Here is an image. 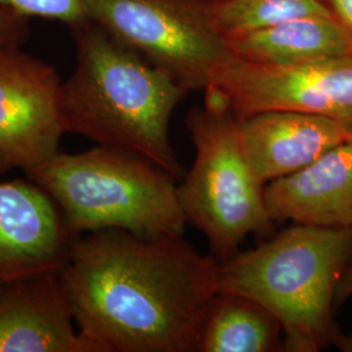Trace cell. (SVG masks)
I'll use <instances>...</instances> for the list:
<instances>
[{"label":"cell","mask_w":352,"mask_h":352,"mask_svg":"<svg viewBox=\"0 0 352 352\" xmlns=\"http://www.w3.org/2000/svg\"><path fill=\"white\" fill-rule=\"evenodd\" d=\"M75 238L36 183L28 177L0 183V286L62 270Z\"/></svg>","instance_id":"9"},{"label":"cell","mask_w":352,"mask_h":352,"mask_svg":"<svg viewBox=\"0 0 352 352\" xmlns=\"http://www.w3.org/2000/svg\"><path fill=\"white\" fill-rule=\"evenodd\" d=\"M234 58L260 65H295L352 56V37L330 16H308L227 41Z\"/></svg>","instance_id":"13"},{"label":"cell","mask_w":352,"mask_h":352,"mask_svg":"<svg viewBox=\"0 0 352 352\" xmlns=\"http://www.w3.org/2000/svg\"><path fill=\"white\" fill-rule=\"evenodd\" d=\"M88 19L190 90L208 88L232 54L213 0H87Z\"/></svg>","instance_id":"6"},{"label":"cell","mask_w":352,"mask_h":352,"mask_svg":"<svg viewBox=\"0 0 352 352\" xmlns=\"http://www.w3.org/2000/svg\"><path fill=\"white\" fill-rule=\"evenodd\" d=\"M213 8L226 41L294 19L333 14L324 0H213Z\"/></svg>","instance_id":"15"},{"label":"cell","mask_w":352,"mask_h":352,"mask_svg":"<svg viewBox=\"0 0 352 352\" xmlns=\"http://www.w3.org/2000/svg\"><path fill=\"white\" fill-rule=\"evenodd\" d=\"M238 119L270 110L330 118L352 126V56L295 65H260L231 56L204 90Z\"/></svg>","instance_id":"7"},{"label":"cell","mask_w":352,"mask_h":352,"mask_svg":"<svg viewBox=\"0 0 352 352\" xmlns=\"http://www.w3.org/2000/svg\"><path fill=\"white\" fill-rule=\"evenodd\" d=\"M352 264V227L292 223L269 241L219 261V291L263 304L283 329L285 352H318L340 329L333 308Z\"/></svg>","instance_id":"3"},{"label":"cell","mask_w":352,"mask_h":352,"mask_svg":"<svg viewBox=\"0 0 352 352\" xmlns=\"http://www.w3.org/2000/svg\"><path fill=\"white\" fill-rule=\"evenodd\" d=\"M0 352H100L76 327L60 270L0 286Z\"/></svg>","instance_id":"10"},{"label":"cell","mask_w":352,"mask_h":352,"mask_svg":"<svg viewBox=\"0 0 352 352\" xmlns=\"http://www.w3.org/2000/svg\"><path fill=\"white\" fill-rule=\"evenodd\" d=\"M285 351L283 329L266 307L248 296L219 291L202 330L200 352Z\"/></svg>","instance_id":"14"},{"label":"cell","mask_w":352,"mask_h":352,"mask_svg":"<svg viewBox=\"0 0 352 352\" xmlns=\"http://www.w3.org/2000/svg\"><path fill=\"white\" fill-rule=\"evenodd\" d=\"M331 346H334L337 350L342 352H352V331L349 334H344L340 330L334 337Z\"/></svg>","instance_id":"20"},{"label":"cell","mask_w":352,"mask_h":352,"mask_svg":"<svg viewBox=\"0 0 352 352\" xmlns=\"http://www.w3.org/2000/svg\"><path fill=\"white\" fill-rule=\"evenodd\" d=\"M29 19L0 6V46H23L29 37Z\"/></svg>","instance_id":"17"},{"label":"cell","mask_w":352,"mask_h":352,"mask_svg":"<svg viewBox=\"0 0 352 352\" xmlns=\"http://www.w3.org/2000/svg\"><path fill=\"white\" fill-rule=\"evenodd\" d=\"M195 162L177 184L186 221L208 240L219 261L239 252L251 234L274 228L265 184L254 174L240 139L238 118L226 104L205 93L204 107L187 115Z\"/></svg>","instance_id":"5"},{"label":"cell","mask_w":352,"mask_h":352,"mask_svg":"<svg viewBox=\"0 0 352 352\" xmlns=\"http://www.w3.org/2000/svg\"><path fill=\"white\" fill-rule=\"evenodd\" d=\"M69 29L76 63L60 87L64 132L138 155L182 180L170 122L188 90L97 23Z\"/></svg>","instance_id":"2"},{"label":"cell","mask_w":352,"mask_h":352,"mask_svg":"<svg viewBox=\"0 0 352 352\" xmlns=\"http://www.w3.org/2000/svg\"><path fill=\"white\" fill-rule=\"evenodd\" d=\"M240 139L263 184L291 175L352 138V126L314 113L270 110L238 119Z\"/></svg>","instance_id":"11"},{"label":"cell","mask_w":352,"mask_h":352,"mask_svg":"<svg viewBox=\"0 0 352 352\" xmlns=\"http://www.w3.org/2000/svg\"><path fill=\"white\" fill-rule=\"evenodd\" d=\"M334 17L352 37V0H324Z\"/></svg>","instance_id":"18"},{"label":"cell","mask_w":352,"mask_h":352,"mask_svg":"<svg viewBox=\"0 0 352 352\" xmlns=\"http://www.w3.org/2000/svg\"><path fill=\"white\" fill-rule=\"evenodd\" d=\"M60 273L76 327L100 352H200L219 260L183 235L84 234Z\"/></svg>","instance_id":"1"},{"label":"cell","mask_w":352,"mask_h":352,"mask_svg":"<svg viewBox=\"0 0 352 352\" xmlns=\"http://www.w3.org/2000/svg\"><path fill=\"white\" fill-rule=\"evenodd\" d=\"M265 201L274 222L352 227V138L302 170L267 183Z\"/></svg>","instance_id":"12"},{"label":"cell","mask_w":352,"mask_h":352,"mask_svg":"<svg viewBox=\"0 0 352 352\" xmlns=\"http://www.w3.org/2000/svg\"><path fill=\"white\" fill-rule=\"evenodd\" d=\"M0 6L26 19L39 17L68 28L88 20L87 0H0Z\"/></svg>","instance_id":"16"},{"label":"cell","mask_w":352,"mask_h":352,"mask_svg":"<svg viewBox=\"0 0 352 352\" xmlns=\"http://www.w3.org/2000/svg\"><path fill=\"white\" fill-rule=\"evenodd\" d=\"M25 176L50 196L75 236L107 228L141 238L184 234L177 179L138 155L100 145L60 151Z\"/></svg>","instance_id":"4"},{"label":"cell","mask_w":352,"mask_h":352,"mask_svg":"<svg viewBox=\"0 0 352 352\" xmlns=\"http://www.w3.org/2000/svg\"><path fill=\"white\" fill-rule=\"evenodd\" d=\"M352 296V264L346 269L340 278L336 292V304H342Z\"/></svg>","instance_id":"19"},{"label":"cell","mask_w":352,"mask_h":352,"mask_svg":"<svg viewBox=\"0 0 352 352\" xmlns=\"http://www.w3.org/2000/svg\"><path fill=\"white\" fill-rule=\"evenodd\" d=\"M62 82L52 65L21 46H0V176L26 174L60 151Z\"/></svg>","instance_id":"8"}]
</instances>
